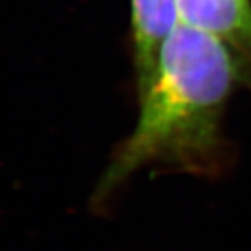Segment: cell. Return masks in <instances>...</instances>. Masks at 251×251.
Wrapping results in <instances>:
<instances>
[{
  "label": "cell",
  "mask_w": 251,
  "mask_h": 251,
  "mask_svg": "<svg viewBox=\"0 0 251 251\" xmlns=\"http://www.w3.org/2000/svg\"><path fill=\"white\" fill-rule=\"evenodd\" d=\"M180 23L223 41L251 80V0H177Z\"/></svg>",
  "instance_id": "7a4b0ae2"
},
{
  "label": "cell",
  "mask_w": 251,
  "mask_h": 251,
  "mask_svg": "<svg viewBox=\"0 0 251 251\" xmlns=\"http://www.w3.org/2000/svg\"><path fill=\"white\" fill-rule=\"evenodd\" d=\"M178 25L177 0H132V49L138 97L149 88L160 51Z\"/></svg>",
  "instance_id": "3957f363"
},
{
  "label": "cell",
  "mask_w": 251,
  "mask_h": 251,
  "mask_svg": "<svg viewBox=\"0 0 251 251\" xmlns=\"http://www.w3.org/2000/svg\"><path fill=\"white\" fill-rule=\"evenodd\" d=\"M242 80H248L244 65L223 41L178 25L160 51L149 88L138 97L136 124L103 173L94 203H103L146 165L218 174L227 157L223 114Z\"/></svg>",
  "instance_id": "6da1fadb"
}]
</instances>
